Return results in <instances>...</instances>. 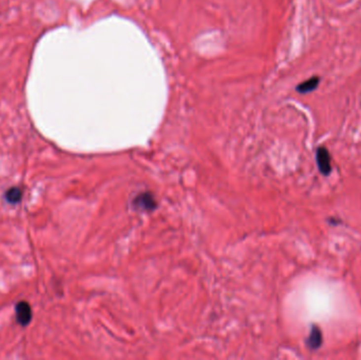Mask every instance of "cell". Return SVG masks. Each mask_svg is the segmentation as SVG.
Returning a JSON list of instances; mask_svg holds the SVG:
<instances>
[{
	"label": "cell",
	"mask_w": 361,
	"mask_h": 360,
	"mask_svg": "<svg viewBox=\"0 0 361 360\" xmlns=\"http://www.w3.org/2000/svg\"><path fill=\"white\" fill-rule=\"evenodd\" d=\"M316 162L319 171L323 176H328L332 172V159L328 150L325 147H319L316 151Z\"/></svg>",
	"instance_id": "cell-1"
},
{
	"label": "cell",
	"mask_w": 361,
	"mask_h": 360,
	"mask_svg": "<svg viewBox=\"0 0 361 360\" xmlns=\"http://www.w3.org/2000/svg\"><path fill=\"white\" fill-rule=\"evenodd\" d=\"M16 320L22 326L28 325L32 320V310L31 306L26 301L18 302L16 305Z\"/></svg>",
	"instance_id": "cell-2"
},
{
	"label": "cell",
	"mask_w": 361,
	"mask_h": 360,
	"mask_svg": "<svg viewBox=\"0 0 361 360\" xmlns=\"http://www.w3.org/2000/svg\"><path fill=\"white\" fill-rule=\"evenodd\" d=\"M133 204L138 209H141V211H145V212L153 211V209L156 207V202L152 194L149 192L140 194V196H138L134 199Z\"/></svg>",
	"instance_id": "cell-3"
},
{
	"label": "cell",
	"mask_w": 361,
	"mask_h": 360,
	"mask_svg": "<svg viewBox=\"0 0 361 360\" xmlns=\"http://www.w3.org/2000/svg\"><path fill=\"white\" fill-rule=\"evenodd\" d=\"M322 340H323V337H322L321 329L319 328L318 325L314 324L312 326L310 336H308V338L306 339L307 347L310 348L311 350H313V351L318 350L321 347Z\"/></svg>",
	"instance_id": "cell-4"
},
{
	"label": "cell",
	"mask_w": 361,
	"mask_h": 360,
	"mask_svg": "<svg viewBox=\"0 0 361 360\" xmlns=\"http://www.w3.org/2000/svg\"><path fill=\"white\" fill-rule=\"evenodd\" d=\"M320 84V77L319 76H313L308 78L307 80L301 82L297 87V91L301 94H306L315 91L316 89L318 88Z\"/></svg>",
	"instance_id": "cell-5"
},
{
	"label": "cell",
	"mask_w": 361,
	"mask_h": 360,
	"mask_svg": "<svg viewBox=\"0 0 361 360\" xmlns=\"http://www.w3.org/2000/svg\"><path fill=\"white\" fill-rule=\"evenodd\" d=\"M21 198H22V192L19 188H16V187H13V188H10L5 192V200L11 204L18 203Z\"/></svg>",
	"instance_id": "cell-6"
}]
</instances>
